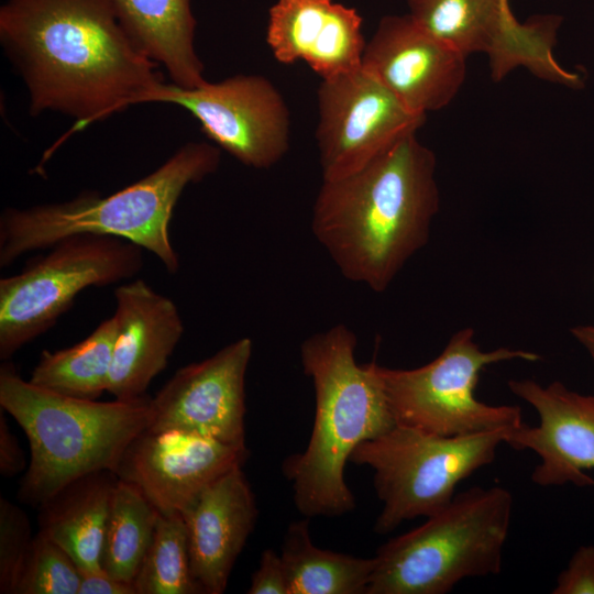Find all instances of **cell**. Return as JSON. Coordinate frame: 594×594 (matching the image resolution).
I'll use <instances>...</instances> for the list:
<instances>
[{"label":"cell","mask_w":594,"mask_h":594,"mask_svg":"<svg viewBox=\"0 0 594 594\" xmlns=\"http://www.w3.org/2000/svg\"><path fill=\"white\" fill-rule=\"evenodd\" d=\"M0 44L26 87L30 114H66L70 132L145 103L165 82L109 0H7Z\"/></svg>","instance_id":"1"},{"label":"cell","mask_w":594,"mask_h":594,"mask_svg":"<svg viewBox=\"0 0 594 594\" xmlns=\"http://www.w3.org/2000/svg\"><path fill=\"white\" fill-rule=\"evenodd\" d=\"M436 166L411 133L361 169L322 180L311 231L348 280L382 293L428 243L440 207Z\"/></svg>","instance_id":"2"},{"label":"cell","mask_w":594,"mask_h":594,"mask_svg":"<svg viewBox=\"0 0 594 594\" xmlns=\"http://www.w3.org/2000/svg\"><path fill=\"white\" fill-rule=\"evenodd\" d=\"M358 339L338 323L302 341L300 361L315 389V420L307 448L285 459L294 503L306 518L340 516L355 508L344 468L355 448L396 424L375 362L359 364Z\"/></svg>","instance_id":"3"},{"label":"cell","mask_w":594,"mask_h":594,"mask_svg":"<svg viewBox=\"0 0 594 594\" xmlns=\"http://www.w3.org/2000/svg\"><path fill=\"white\" fill-rule=\"evenodd\" d=\"M220 161L218 146L189 142L155 170L109 196L82 191L62 202L6 208L0 215V266L67 237L90 233L129 240L176 273L179 260L169 233L174 209L185 188L213 174Z\"/></svg>","instance_id":"4"},{"label":"cell","mask_w":594,"mask_h":594,"mask_svg":"<svg viewBox=\"0 0 594 594\" xmlns=\"http://www.w3.org/2000/svg\"><path fill=\"white\" fill-rule=\"evenodd\" d=\"M0 367V407L28 437L31 459L20 481L21 503L38 507L85 474L116 470L128 446L152 421V397L97 402L74 398Z\"/></svg>","instance_id":"5"},{"label":"cell","mask_w":594,"mask_h":594,"mask_svg":"<svg viewBox=\"0 0 594 594\" xmlns=\"http://www.w3.org/2000/svg\"><path fill=\"white\" fill-rule=\"evenodd\" d=\"M513 506L502 486L455 494L422 525L377 549L366 594H446L464 579L498 574Z\"/></svg>","instance_id":"6"},{"label":"cell","mask_w":594,"mask_h":594,"mask_svg":"<svg viewBox=\"0 0 594 594\" xmlns=\"http://www.w3.org/2000/svg\"><path fill=\"white\" fill-rule=\"evenodd\" d=\"M509 429L439 436L395 425L360 443L350 462L369 466L383 506L374 525L381 535L447 507L460 482L492 463Z\"/></svg>","instance_id":"7"},{"label":"cell","mask_w":594,"mask_h":594,"mask_svg":"<svg viewBox=\"0 0 594 594\" xmlns=\"http://www.w3.org/2000/svg\"><path fill=\"white\" fill-rule=\"evenodd\" d=\"M474 334L472 328L457 331L437 358L416 369L375 363L396 425L439 436H466L524 422L520 407L488 405L476 398L475 389L486 366L512 360L536 362L540 355L509 348L483 351Z\"/></svg>","instance_id":"8"},{"label":"cell","mask_w":594,"mask_h":594,"mask_svg":"<svg viewBox=\"0 0 594 594\" xmlns=\"http://www.w3.org/2000/svg\"><path fill=\"white\" fill-rule=\"evenodd\" d=\"M20 273L0 279V359L47 331L88 287L133 278L143 267V248L118 237H67Z\"/></svg>","instance_id":"9"},{"label":"cell","mask_w":594,"mask_h":594,"mask_svg":"<svg viewBox=\"0 0 594 594\" xmlns=\"http://www.w3.org/2000/svg\"><path fill=\"white\" fill-rule=\"evenodd\" d=\"M407 4L408 14L419 25L465 57L486 54L495 80L524 66L571 88L583 84L579 74L564 69L554 59L559 16H539L520 23L509 0H407Z\"/></svg>","instance_id":"10"},{"label":"cell","mask_w":594,"mask_h":594,"mask_svg":"<svg viewBox=\"0 0 594 594\" xmlns=\"http://www.w3.org/2000/svg\"><path fill=\"white\" fill-rule=\"evenodd\" d=\"M184 108L219 148L245 166L267 169L290 145V113L282 94L262 75H235L195 88L163 82L145 100Z\"/></svg>","instance_id":"11"},{"label":"cell","mask_w":594,"mask_h":594,"mask_svg":"<svg viewBox=\"0 0 594 594\" xmlns=\"http://www.w3.org/2000/svg\"><path fill=\"white\" fill-rule=\"evenodd\" d=\"M317 100L322 180L361 169L404 136L417 133L427 117L407 109L362 65L321 79Z\"/></svg>","instance_id":"12"},{"label":"cell","mask_w":594,"mask_h":594,"mask_svg":"<svg viewBox=\"0 0 594 594\" xmlns=\"http://www.w3.org/2000/svg\"><path fill=\"white\" fill-rule=\"evenodd\" d=\"M253 342L241 338L178 369L152 397L151 430L175 429L245 444V375Z\"/></svg>","instance_id":"13"},{"label":"cell","mask_w":594,"mask_h":594,"mask_svg":"<svg viewBox=\"0 0 594 594\" xmlns=\"http://www.w3.org/2000/svg\"><path fill=\"white\" fill-rule=\"evenodd\" d=\"M249 455L246 446L147 428L128 446L114 473L136 485L160 514H182L209 484L243 466Z\"/></svg>","instance_id":"14"},{"label":"cell","mask_w":594,"mask_h":594,"mask_svg":"<svg viewBox=\"0 0 594 594\" xmlns=\"http://www.w3.org/2000/svg\"><path fill=\"white\" fill-rule=\"evenodd\" d=\"M362 67L407 109L427 116L458 95L466 76V57L407 13L380 21L366 42Z\"/></svg>","instance_id":"15"},{"label":"cell","mask_w":594,"mask_h":594,"mask_svg":"<svg viewBox=\"0 0 594 594\" xmlns=\"http://www.w3.org/2000/svg\"><path fill=\"white\" fill-rule=\"evenodd\" d=\"M513 394L538 414L537 426L507 430L505 443L515 450H531L540 459L531 473L539 486H594V394L569 389L561 382L543 386L532 380H510Z\"/></svg>","instance_id":"16"},{"label":"cell","mask_w":594,"mask_h":594,"mask_svg":"<svg viewBox=\"0 0 594 594\" xmlns=\"http://www.w3.org/2000/svg\"><path fill=\"white\" fill-rule=\"evenodd\" d=\"M117 334L107 392L114 399L146 395L184 333L175 302L139 278L114 289Z\"/></svg>","instance_id":"17"},{"label":"cell","mask_w":594,"mask_h":594,"mask_svg":"<svg viewBox=\"0 0 594 594\" xmlns=\"http://www.w3.org/2000/svg\"><path fill=\"white\" fill-rule=\"evenodd\" d=\"M255 495L238 466L209 484L182 513L193 576L202 594H221L256 518Z\"/></svg>","instance_id":"18"},{"label":"cell","mask_w":594,"mask_h":594,"mask_svg":"<svg viewBox=\"0 0 594 594\" xmlns=\"http://www.w3.org/2000/svg\"><path fill=\"white\" fill-rule=\"evenodd\" d=\"M266 42L276 61L306 62L321 79L361 67L366 45L359 12L333 0H277Z\"/></svg>","instance_id":"19"},{"label":"cell","mask_w":594,"mask_h":594,"mask_svg":"<svg viewBox=\"0 0 594 594\" xmlns=\"http://www.w3.org/2000/svg\"><path fill=\"white\" fill-rule=\"evenodd\" d=\"M133 43L163 66L172 84L195 88L207 80L195 48L191 0H109Z\"/></svg>","instance_id":"20"},{"label":"cell","mask_w":594,"mask_h":594,"mask_svg":"<svg viewBox=\"0 0 594 594\" xmlns=\"http://www.w3.org/2000/svg\"><path fill=\"white\" fill-rule=\"evenodd\" d=\"M118 480L110 470L85 474L37 507L38 531L63 547L80 571L102 569L107 517Z\"/></svg>","instance_id":"21"},{"label":"cell","mask_w":594,"mask_h":594,"mask_svg":"<svg viewBox=\"0 0 594 594\" xmlns=\"http://www.w3.org/2000/svg\"><path fill=\"white\" fill-rule=\"evenodd\" d=\"M280 557L289 594H366L374 569V558H358L315 546L308 518L288 526Z\"/></svg>","instance_id":"22"},{"label":"cell","mask_w":594,"mask_h":594,"mask_svg":"<svg viewBox=\"0 0 594 594\" xmlns=\"http://www.w3.org/2000/svg\"><path fill=\"white\" fill-rule=\"evenodd\" d=\"M116 334L112 316L74 345L44 350L29 381L65 396L96 400L108 388Z\"/></svg>","instance_id":"23"},{"label":"cell","mask_w":594,"mask_h":594,"mask_svg":"<svg viewBox=\"0 0 594 594\" xmlns=\"http://www.w3.org/2000/svg\"><path fill=\"white\" fill-rule=\"evenodd\" d=\"M158 510L134 484L118 480L109 507L100 558L110 575L133 582L150 547Z\"/></svg>","instance_id":"24"},{"label":"cell","mask_w":594,"mask_h":594,"mask_svg":"<svg viewBox=\"0 0 594 594\" xmlns=\"http://www.w3.org/2000/svg\"><path fill=\"white\" fill-rule=\"evenodd\" d=\"M133 584L136 594H202L191 573L182 514L158 515Z\"/></svg>","instance_id":"25"},{"label":"cell","mask_w":594,"mask_h":594,"mask_svg":"<svg viewBox=\"0 0 594 594\" xmlns=\"http://www.w3.org/2000/svg\"><path fill=\"white\" fill-rule=\"evenodd\" d=\"M80 570L70 554L37 531L18 578L14 594H78Z\"/></svg>","instance_id":"26"},{"label":"cell","mask_w":594,"mask_h":594,"mask_svg":"<svg viewBox=\"0 0 594 594\" xmlns=\"http://www.w3.org/2000/svg\"><path fill=\"white\" fill-rule=\"evenodd\" d=\"M30 519L18 505L0 498V593L14 594L32 542Z\"/></svg>","instance_id":"27"},{"label":"cell","mask_w":594,"mask_h":594,"mask_svg":"<svg viewBox=\"0 0 594 594\" xmlns=\"http://www.w3.org/2000/svg\"><path fill=\"white\" fill-rule=\"evenodd\" d=\"M552 594H594V544L580 546L557 578Z\"/></svg>","instance_id":"28"},{"label":"cell","mask_w":594,"mask_h":594,"mask_svg":"<svg viewBox=\"0 0 594 594\" xmlns=\"http://www.w3.org/2000/svg\"><path fill=\"white\" fill-rule=\"evenodd\" d=\"M249 594H289L286 570L280 554L265 549L258 566L251 576Z\"/></svg>","instance_id":"29"},{"label":"cell","mask_w":594,"mask_h":594,"mask_svg":"<svg viewBox=\"0 0 594 594\" xmlns=\"http://www.w3.org/2000/svg\"><path fill=\"white\" fill-rule=\"evenodd\" d=\"M4 410L0 411V474L4 477H12L22 472L25 468V457L19 441L11 431L4 416Z\"/></svg>","instance_id":"30"},{"label":"cell","mask_w":594,"mask_h":594,"mask_svg":"<svg viewBox=\"0 0 594 594\" xmlns=\"http://www.w3.org/2000/svg\"><path fill=\"white\" fill-rule=\"evenodd\" d=\"M78 594H136L133 582L117 579L103 569L80 571Z\"/></svg>","instance_id":"31"},{"label":"cell","mask_w":594,"mask_h":594,"mask_svg":"<svg viewBox=\"0 0 594 594\" xmlns=\"http://www.w3.org/2000/svg\"><path fill=\"white\" fill-rule=\"evenodd\" d=\"M571 333L587 351L594 364V326H576L571 329Z\"/></svg>","instance_id":"32"}]
</instances>
